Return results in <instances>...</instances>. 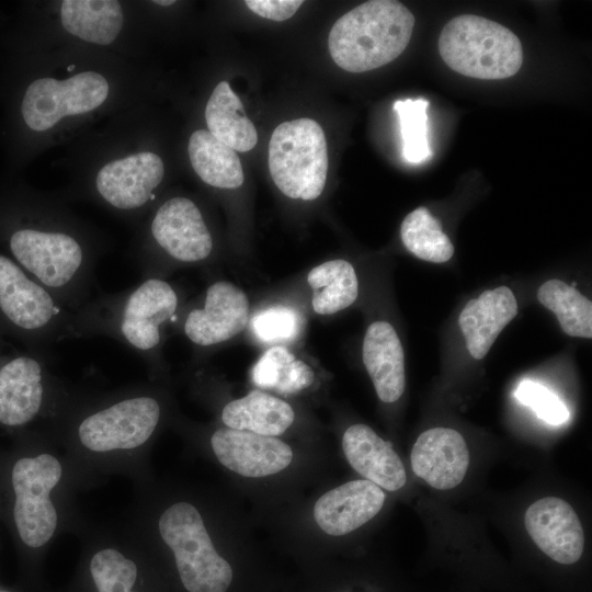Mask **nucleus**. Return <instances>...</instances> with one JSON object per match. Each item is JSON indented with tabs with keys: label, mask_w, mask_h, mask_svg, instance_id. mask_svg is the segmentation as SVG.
I'll return each instance as SVG.
<instances>
[{
	"label": "nucleus",
	"mask_w": 592,
	"mask_h": 592,
	"mask_svg": "<svg viewBox=\"0 0 592 592\" xmlns=\"http://www.w3.org/2000/svg\"><path fill=\"white\" fill-rule=\"evenodd\" d=\"M515 397L521 403L531 407L540 420L551 425L562 424L570 417L560 398L539 383L522 380L515 390Z\"/></svg>",
	"instance_id": "c756f323"
},
{
	"label": "nucleus",
	"mask_w": 592,
	"mask_h": 592,
	"mask_svg": "<svg viewBox=\"0 0 592 592\" xmlns=\"http://www.w3.org/2000/svg\"><path fill=\"white\" fill-rule=\"evenodd\" d=\"M303 327L299 312L289 306H272L257 312L251 320L254 337L264 343L294 340Z\"/></svg>",
	"instance_id": "c85d7f7f"
},
{
	"label": "nucleus",
	"mask_w": 592,
	"mask_h": 592,
	"mask_svg": "<svg viewBox=\"0 0 592 592\" xmlns=\"http://www.w3.org/2000/svg\"><path fill=\"white\" fill-rule=\"evenodd\" d=\"M73 69V65H71L68 70L71 71Z\"/></svg>",
	"instance_id": "473e14b6"
},
{
	"label": "nucleus",
	"mask_w": 592,
	"mask_h": 592,
	"mask_svg": "<svg viewBox=\"0 0 592 592\" xmlns=\"http://www.w3.org/2000/svg\"><path fill=\"white\" fill-rule=\"evenodd\" d=\"M269 169L284 195L304 201L317 198L325 189L328 173L322 127L306 117L280 124L269 143Z\"/></svg>",
	"instance_id": "6e6552de"
},
{
	"label": "nucleus",
	"mask_w": 592,
	"mask_h": 592,
	"mask_svg": "<svg viewBox=\"0 0 592 592\" xmlns=\"http://www.w3.org/2000/svg\"><path fill=\"white\" fill-rule=\"evenodd\" d=\"M80 556L75 573L59 592H159V569L123 526L87 521L77 535Z\"/></svg>",
	"instance_id": "39448f33"
},
{
	"label": "nucleus",
	"mask_w": 592,
	"mask_h": 592,
	"mask_svg": "<svg viewBox=\"0 0 592 592\" xmlns=\"http://www.w3.org/2000/svg\"><path fill=\"white\" fill-rule=\"evenodd\" d=\"M107 94L106 79L94 71L66 80L42 78L29 86L22 101V115L30 128L44 132L65 116L91 112L105 101Z\"/></svg>",
	"instance_id": "1a4fd4ad"
},
{
	"label": "nucleus",
	"mask_w": 592,
	"mask_h": 592,
	"mask_svg": "<svg viewBox=\"0 0 592 592\" xmlns=\"http://www.w3.org/2000/svg\"><path fill=\"white\" fill-rule=\"evenodd\" d=\"M179 307L180 296L172 284L145 277L122 292L93 296L71 311L67 339L112 338L140 355L155 376L163 331L178 321Z\"/></svg>",
	"instance_id": "20e7f679"
},
{
	"label": "nucleus",
	"mask_w": 592,
	"mask_h": 592,
	"mask_svg": "<svg viewBox=\"0 0 592 592\" xmlns=\"http://www.w3.org/2000/svg\"><path fill=\"white\" fill-rule=\"evenodd\" d=\"M244 3L255 14L281 22L292 18L304 2L301 0H246Z\"/></svg>",
	"instance_id": "7c9ffc66"
},
{
	"label": "nucleus",
	"mask_w": 592,
	"mask_h": 592,
	"mask_svg": "<svg viewBox=\"0 0 592 592\" xmlns=\"http://www.w3.org/2000/svg\"><path fill=\"white\" fill-rule=\"evenodd\" d=\"M9 514L34 588L44 592L42 563L55 540L78 535L86 520L77 504L81 491L65 453L42 431L29 433L9 462Z\"/></svg>",
	"instance_id": "f03ea898"
},
{
	"label": "nucleus",
	"mask_w": 592,
	"mask_h": 592,
	"mask_svg": "<svg viewBox=\"0 0 592 592\" xmlns=\"http://www.w3.org/2000/svg\"><path fill=\"white\" fill-rule=\"evenodd\" d=\"M400 235L407 250L421 260L443 263L454 254V246L441 223L425 207H418L406 216Z\"/></svg>",
	"instance_id": "bb28decb"
},
{
	"label": "nucleus",
	"mask_w": 592,
	"mask_h": 592,
	"mask_svg": "<svg viewBox=\"0 0 592 592\" xmlns=\"http://www.w3.org/2000/svg\"><path fill=\"white\" fill-rule=\"evenodd\" d=\"M60 18L67 32L99 45L113 43L124 23L122 7L114 0H65Z\"/></svg>",
	"instance_id": "4be33fe9"
},
{
	"label": "nucleus",
	"mask_w": 592,
	"mask_h": 592,
	"mask_svg": "<svg viewBox=\"0 0 592 592\" xmlns=\"http://www.w3.org/2000/svg\"><path fill=\"white\" fill-rule=\"evenodd\" d=\"M469 466L463 435L449 428H433L419 435L411 449L413 473L431 487L448 490L458 486Z\"/></svg>",
	"instance_id": "2eb2a0df"
},
{
	"label": "nucleus",
	"mask_w": 592,
	"mask_h": 592,
	"mask_svg": "<svg viewBox=\"0 0 592 592\" xmlns=\"http://www.w3.org/2000/svg\"><path fill=\"white\" fill-rule=\"evenodd\" d=\"M343 453L354 470L388 491L401 489L407 474L391 443L365 424L349 426L342 437Z\"/></svg>",
	"instance_id": "f3484780"
},
{
	"label": "nucleus",
	"mask_w": 592,
	"mask_h": 592,
	"mask_svg": "<svg viewBox=\"0 0 592 592\" xmlns=\"http://www.w3.org/2000/svg\"><path fill=\"white\" fill-rule=\"evenodd\" d=\"M294 419L289 403L260 390L229 401L221 411V420L227 428L273 437L283 434Z\"/></svg>",
	"instance_id": "aec40b11"
},
{
	"label": "nucleus",
	"mask_w": 592,
	"mask_h": 592,
	"mask_svg": "<svg viewBox=\"0 0 592 592\" xmlns=\"http://www.w3.org/2000/svg\"><path fill=\"white\" fill-rule=\"evenodd\" d=\"M385 499L374 482L352 480L323 493L314 505V519L326 534L342 536L376 516Z\"/></svg>",
	"instance_id": "dca6fc26"
},
{
	"label": "nucleus",
	"mask_w": 592,
	"mask_h": 592,
	"mask_svg": "<svg viewBox=\"0 0 592 592\" xmlns=\"http://www.w3.org/2000/svg\"><path fill=\"white\" fill-rule=\"evenodd\" d=\"M248 318L247 295L232 283L218 281L206 289L202 305L185 314L182 330L193 344L208 348L238 334Z\"/></svg>",
	"instance_id": "f8f14e48"
},
{
	"label": "nucleus",
	"mask_w": 592,
	"mask_h": 592,
	"mask_svg": "<svg viewBox=\"0 0 592 592\" xmlns=\"http://www.w3.org/2000/svg\"><path fill=\"white\" fill-rule=\"evenodd\" d=\"M150 236L163 257L172 262H201L213 250V238L202 212L187 197H171L159 206L150 223Z\"/></svg>",
	"instance_id": "9d476101"
},
{
	"label": "nucleus",
	"mask_w": 592,
	"mask_h": 592,
	"mask_svg": "<svg viewBox=\"0 0 592 592\" xmlns=\"http://www.w3.org/2000/svg\"><path fill=\"white\" fill-rule=\"evenodd\" d=\"M428 106L429 102L424 99L398 100L394 104L400 124L402 157L409 163H422L432 157Z\"/></svg>",
	"instance_id": "cd10ccee"
},
{
	"label": "nucleus",
	"mask_w": 592,
	"mask_h": 592,
	"mask_svg": "<svg viewBox=\"0 0 592 592\" xmlns=\"http://www.w3.org/2000/svg\"><path fill=\"white\" fill-rule=\"evenodd\" d=\"M153 2L160 5H171L174 3L173 0H156Z\"/></svg>",
	"instance_id": "2f4dec72"
},
{
	"label": "nucleus",
	"mask_w": 592,
	"mask_h": 592,
	"mask_svg": "<svg viewBox=\"0 0 592 592\" xmlns=\"http://www.w3.org/2000/svg\"><path fill=\"white\" fill-rule=\"evenodd\" d=\"M524 522L532 540L550 559L572 565L581 558L584 532L567 501L557 497L542 498L527 508Z\"/></svg>",
	"instance_id": "4468645a"
},
{
	"label": "nucleus",
	"mask_w": 592,
	"mask_h": 592,
	"mask_svg": "<svg viewBox=\"0 0 592 592\" xmlns=\"http://www.w3.org/2000/svg\"><path fill=\"white\" fill-rule=\"evenodd\" d=\"M414 16L394 0L366 1L331 27L328 47L333 61L349 72H365L395 60L408 46Z\"/></svg>",
	"instance_id": "423d86ee"
},
{
	"label": "nucleus",
	"mask_w": 592,
	"mask_h": 592,
	"mask_svg": "<svg viewBox=\"0 0 592 592\" xmlns=\"http://www.w3.org/2000/svg\"><path fill=\"white\" fill-rule=\"evenodd\" d=\"M538 301L551 310L565 333L592 337V303L573 286L560 280H549L537 291Z\"/></svg>",
	"instance_id": "393cba45"
},
{
	"label": "nucleus",
	"mask_w": 592,
	"mask_h": 592,
	"mask_svg": "<svg viewBox=\"0 0 592 592\" xmlns=\"http://www.w3.org/2000/svg\"><path fill=\"white\" fill-rule=\"evenodd\" d=\"M134 492L123 526L152 561L169 562L184 592H227L232 567L216 548L202 504L166 494L152 481Z\"/></svg>",
	"instance_id": "7ed1b4c3"
},
{
	"label": "nucleus",
	"mask_w": 592,
	"mask_h": 592,
	"mask_svg": "<svg viewBox=\"0 0 592 592\" xmlns=\"http://www.w3.org/2000/svg\"><path fill=\"white\" fill-rule=\"evenodd\" d=\"M166 413L164 396L149 385L73 387L43 432L67 456L81 491L115 475L139 486L151 481L149 451Z\"/></svg>",
	"instance_id": "f257e3e1"
},
{
	"label": "nucleus",
	"mask_w": 592,
	"mask_h": 592,
	"mask_svg": "<svg viewBox=\"0 0 592 592\" xmlns=\"http://www.w3.org/2000/svg\"><path fill=\"white\" fill-rule=\"evenodd\" d=\"M253 383L273 388L281 394H294L308 388L315 379L314 371L297 360L287 349L273 346L264 352L252 369Z\"/></svg>",
	"instance_id": "a878e982"
},
{
	"label": "nucleus",
	"mask_w": 592,
	"mask_h": 592,
	"mask_svg": "<svg viewBox=\"0 0 592 592\" xmlns=\"http://www.w3.org/2000/svg\"><path fill=\"white\" fill-rule=\"evenodd\" d=\"M208 444L219 464L248 478L275 475L287 468L294 456L291 446L276 437L227 426L215 430Z\"/></svg>",
	"instance_id": "9b49d317"
},
{
	"label": "nucleus",
	"mask_w": 592,
	"mask_h": 592,
	"mask_svg": "<svg viewBox=\"0 0 592 592\" xmlns=\"http://www.w3.org/2000/svg\"><path fill=\"white\" fill-rule=\"evenodd\" d=\"M307 283L312 291L315 312L332 315L352 305L358 295V281L352 264L331 260L311 269Z\"/></svg>",
	"instance_id": "b1692460"
},
{
	"label": "nucleus",
	"mask_w": 592,
	"mask_h": 592,
	"mask_svg": "<svg viewBox=\"0 0 592 592\" xmlns=\"http://www.w3.org/2000/svg\"><path fill=\"white\" fill-rule=\"evenodd\" d=\"M517 301L508 286L482 292L464 306L458 325L470 355L481 360L503 328L516 316Z\"/></svg>",
	"instance_id": "a211bd4d"
},
{
	"label": "nucleus",
	"mask_w": 592,
	"mask_h": 592,
	"mask_svg": "<svg viewBox=\"0 0 592 592\" xmlns=\"http://www.w3.org/2000/svg\"><path fill=\"white\" fill-rule=\"evenodd\" d=\"M163 174L161 158L144 151L106 163L96 174L95 187L110 206L133 212L155 200Z\"/></svg>",
	"instance_id": "ddd939ff"
},
{
	"label": "nucleus",
	"mask_w": 592,
	"mask_h": 592,
	"mask_svg": "<svg viewBox=\"0 0 592 592\" xmlns=\"http://www.w3.org/2000/svg\"><path fill=\"white\" fill-rule=\"evenodd\" d=\"M187 150L194 171L208 185L237 189L243 183L238 155L208 130H195L190 137Z\"/></svg>",
	"instance_id": "5701e85b"
},
{
	"label": "nucleus",
	"mask_w": 592,
	"mask_h": 592,
	"mask_svg": "<svg viewBox=\"0 0 592 592\" xmlns=\"http://www.w3.org/2000/svg\"><path fill=\"white\" fill-rule=\"evenodd\" d=\"M439 52L454 71L483 80L512 77L523 62L522 44L512 31L474 14L458 15L445 24Z\"/></svg>",
	"instance_id": "0eeeda50"
},
{
	"label": "nucleus",
	"mask_w": 592,
	"mask_h": 592,
	"mask_svg": "<svg viewBox=\"0 0 592 592\" xmlns=\"http://www.w3.org/2000/svg\"><path fill=\"white\" fill-rule=\"evenodd\" d=\"M205 118L208 132L236 152L250 151L258 143L257 129L227 81L215 87L206 104Z\"/></svg>",
	"instance_id": "412c9836"
},
{
	"label": "nucleus",
	"mask_w": 592,
	"mask_h": 592,
	"mask_svg": "<svg viewBox=\"0 0 592 592\" xmlns=\"http://www.w3.org/2000/svg\"><path fill=\"white\" fill-rule=\"evenodd\" d=\"M363 362L378 398L397 401L405 390L403 349L394 327L375 321L366 330L363 341Z\"/></svg>",
	"instance_id": "6ab92c4d"
},
{
	"label": "nucleus",
	"mask_w": 592,
	"mask_h": 592,
	"mask_svg": "<svg viewBox=\"0 0 592 592\" xmlns=\"http://www.w3.org/2000/svg\"><path fill=\"white\" fill-rule=\"evenodd\" d=\"M0 592H11V591H8V590H0Z\"/></svg>",
	"instance_id": "72a5a7b5"
}]
</instances>
